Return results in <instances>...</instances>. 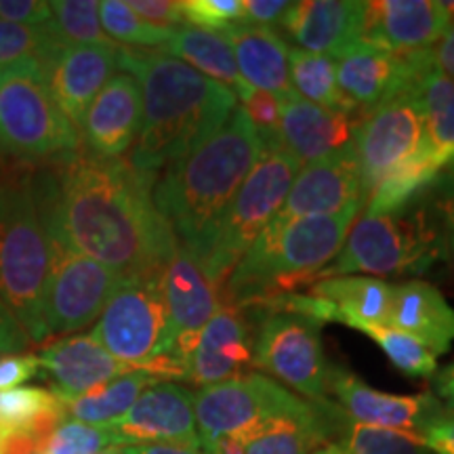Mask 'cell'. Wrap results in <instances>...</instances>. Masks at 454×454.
I'll return each instance as SVG.
<instances>
[{
	"instance_id": "obj_54",
	"label": "cell",
	"mask_w": 454,
	"mask_h": 454,
	"mask_svg": "<svg viewBox=\"0 0 454 454\" xmlns=\"http://www.w3.org/2000/svg\"><path fill=\"white\" fill-rule=\"evenodd\" d=\"M311 454H345V450H343V446H340V442H328V444L320 446Z\"/></svg>"
},
{
	"instance_id": "obj_56",
	"label": "cell",
	"mask_w": 454,
	"mask_h": 454,
	"mask_svg": "<svg viewBox=\"0 0 454 454\" xmlns=\"http://www.w3.org/2000/svg\"><path fill=\"white\" fill-rule=\"evenodd\" d=\"M98 454H118L116 450H107V452H98Z\"/></svg>"
},
{
	"instance_id": "obj_48",
	"label": "cell",
	"mask_w": 454,
	"mask_h": 454,
	"mask_svg": "<svg viewBox=\"0 0 454 454\" xmlns=\"http://www.w3.org/2000/svg\"><path fill=\"white\" fill-rule=\"evenodd\" d=\"M30 343L32 340L27 339L24 328L20 326V322L11 316V311L0 301V356L21 354Z\"/></svg>"
},
{
	"instance_id": "obj_25",
	"label": "cell",
	"mask_w": 454,
	"mask_h": 454,
	"mask_svg": "<svg viewBox=\"0 0 454 454\" xmlns=\"http://www.w3.org/2000/svg\"><path fill=\"white\" fill-rule=\"evenodd\" d=\"M360 121L293 95L282 101L280 144L305 167L348 147Z\"/></svg>"
},
{
	"instance_id": "obj_16",
	"label": "cell",
	"mask_w": 454,
	"mask_h": 454,
	"mask_svg": "<svg viewBox=\"0 0 454 454\" xmlns=\"http://www.w3.org/2000/svg\"><path fill=\"white\" fill-rule=\"evenodd\" d=\"M328 391L337 395L339 404L343 406V412L348 414L351 423L400 431V434L421 440L429 425L446 411V404L438 395L387 394V391L371 387L343 368H331Z\"/></svg>"
},
{
	"instance_id": "obj_4",
	"label": "cell",
	"mask_w": 454,
	"mask_h": 454,
	"mask_svg": "<svg viewBox=\"0 0 454 454\" xmlns=\"http://www.w3.org/2000/svg\"><path fill=\"white\" fill-rule=\"evenodd\" d=\"M360 211L354 204L326 217H274L227 276L223 303L247 309L309 284L340 251Z\"/></svg>"
},
{
	"instance_id": "obj_5",
	"label": "cell",
	"mask_w": 454,
	"mask_h": 454,
	"mask_svg": "<svg viewBox=\"0 0 454 454\" xmlns=\"http://www.w3.org/2000/svg\"><path fill=\"white\" fill-rule=\"evenodd\" d=\"M53 263L32 170L0 168V301L32 343L47 340L44 294Z\"/></svg>"
},
{
	"instance_id": "obj_47",
	"label": "cell",
	"mask_w": 454,
	"mask_h": 454,
	"mask_svg": "<svg viewBox=\"0 0 454 454\" xmlns=\"http://www.w3.org/2000/svg\"><path fill=\"white\" fill-rule=\"evenodd\" d=\"M425 446L434 454H454V411H446L423 434Z\"/></svg>"
},
{
	"instance_id": "obj_17",
	"label": "cell",
	"mask_w": 454,
	"mask_h": 454,
	"mask_svg": "<svg viewBox=\"0 0 454 454\" xmlns=\"http://www.w3.org/2000/svg\"><path fill=\"white\" fill-rule=\"evenodd\" d=\"M106 429H110L122 446L177 444L202 448L196 427L194 394L173 381L150 385L130 411Z\"/></svg>"
},
{
	"instance_id": "obj_51",
	"label": "cell",
	"mask_w": 454,
	"mask_h": 454,
	"mask_svg": "<svg viewBox=\"0 0 454 454\" xmlns=\"http://www.w3.org/2000/svg\"><path fill=\"white\" fill-rule=\"evenodd\" d=\"M434 64L444 76L454 81V21L442 41L434 47Z\"/></svg>"
},
{
	"instance_id": "obj_49",
	"label": "cell",
	"mask_w": 454,
	"mask_h": 454,
	"mask_svg": "<svg viewBox=\"0 0 454 454\" xmlns=\"http://www.w3.org/2000/svg\"><path fill=\"white\" fill-rule=\"evenodd\" d=\"M435 196H438L440 208L444 213L446 219V231H448V251L452 253V263H454V177L438 179L435 184Z\"/></svg>"
},
{
	"instance_id": "obj_43",
	"label": "cell",
	"mask_w": 454,
	"mask_h": 454,
	"mask_svg": "<svg viewBox=\"0 0 454 454\" xmlns=\"http://www.w3.org/2000/svg\"><path fill=\"white\" fill-rule=\"evenodd\" d=\"M127 4L141 20L156 27L177 30L185 26L181 0H127Z\"/></svg>"
},
{
	"instance_id": "obj_1",
	"label": "cell",
	"mask_w": 454,
	"mask_h": 454,
	"mask_svg": "<svg viewBox=\"0 0 454 454\" xmlns=\"http://www.w3.org/2000/svg\"><path fill=\"white\" fill-rule=\"evenodd\" d=\"M49 240L118 276L160 271L179 242L154 204V175L78 150L32 170Z\"/></svg>"
},
{
	"instance_id": "obj_20",
	"label": "cell",
	"mask_w": 454,
	"mask_h": 454,
	"mask_svg": "<svg viewBox=\"0 0 454 454\" xmlns=\"http://www.w3.org/2000/svg\"><path fill=\"white\" fill-rule=\"evenodd\" d=\"M364 17L362 0H301L291 3L278 27L297 49L337 61L362 43Z\"/></svg>"
},
{
	"instance_id": "obj_10",
	"label": "cell",
	"mask_w": 454,
	"mask_h": 454,
	"mask_svg": "<svg viewBox=\"0 0 454 454\" xmlns=\"http://www.w3.org/2000/svg\"><path fill=\"white\" fill-rule=\"evenodd\" d=\"M309 404L311 400L294 395L261 372H244L225 383L200 387L194 394V414L202 450L227 435L253 440L261 427Z\"/></svg>"
},
{
	"instance_id": "obj_30",
	"label": "cell",
	"mask_w": 454,
	"mask_h": 454,
	"mask_svg": "<svg viewBox=\"0 0 454 454\" xmlns=\"http://www.w3.org/2000/svg\"><path fill=\"white\" fill-rule=\"evenodd\" d=\"M158 51L177 57L207 78L219 82L221 87L230 89L236 99L244 98L253 89L242 81L231 44L221 32H208L192 26L177 27L170 34L167 44Z\"/></svg>"
},
{
	"instance_id": "obj_8",
	"label": "cell",
	"mask_w": 454,
	"mask_h": 454,
	"mask_svg": "<svg viewBox=\"0 0 454 454\" xmlns=\"http://www.w3.org/2000/svg\"><path fill=\"white\" fill-rule=\"evenodd\" d=\"M93 339L118 362L144 371L170 351V320L162 270L124 276L95 322Z\"/></svg>"
},
{
	"instance_id": "obj_39",
	"label": "cell",
	"mask_w": 454,
	"mask_h": 454,
	"mask_svg": "<svg viewBox=\"0 0 454 454\" xmlns=\"http://www.w3.org/2000/svg\"><path fill=\"white\" fill-rule=\"evenodd\" d=\"M116 448L122 444L110 429L67 419L51 438L47 454H98Z\"/></svg>"
},
{
	"instance_id": "obj_50",
	"label": "cell",
	"mask_w": 454,
	"mask_h": 454,
	"mask_svg": "<svg viewBox=\"0 0 454 454\" xmlns=\"http://www.w3.org/2000/svg\"><path fill=\"white\" fill-rule=\"evenodd\" d=\"M0 454H43L36 442L24 429H11L0 440Z\"/></svg>"
},
{
	"instance_id": "obj_34",
	"label": "cell",
	"mask_w": 454,
	"mask_h": 454,
	"mask_svg": "<svg viewBox=\"0 0 454 454\" xmlns=\"http://www.w3.org/2000/svg\"><path fill=\"white\" fill-rule=\"evenodd\" d=\"M47 30L57 47H118L104 32L98 0H51Z\"/></svg>"
},
{
	"instance_id": "obj_55",
	"label": "cell",
	"mask_w": 454,
	"mask_h": 454,
	"mask_svg": "<svg viewBox=\"0 0 454 454\" xmlns=\"http://www.w3.org/2000/svg\"><path fill=\"white\" fill-rule=\"evenodd\" d=\"M448 168H450V175H452V177H454V160L450 162V167H448Z\"/></svg>"
},
{
	"instance_id": "obj_22",
	"label": "cell",
	"mask_w": 454,
	"mask_h": 454,
	"mask_svg": "<svg viewBox=\"0 0 454 454\" xmlns=\"http://www.w3.org/2000/svg\"><path fill=\"white\" fill-rule=\"evenodd\" d=\"M141 89L127 72L114 74L89 106L81 129V141L89 154L116 160L133 150L141 129Z\"/></svg>"
},
{
	"instance_id": "obj_31",
	"label": "cell",
	"mask_w": 454,
	"mask_h": 454,
	"mask_svg": "<svg viewBox=\"0 0 454 454\" xmlns=\"http://www.w3.org/2000/svg\"><path fill=\"white\" fill-rule=\"evenodd\" d=\"M154 383H158L156 377L144 371H135L101 385V387L90 389L89 394L61 402L66 406L67 419L72 421L107 427L122 419L130 411V406L137 402V397Z\"/></svg>"
},
{
	"instance_id": "obj_53",
	"label": "cell",
	"mask_w": 454,
	"mask_h": 454,
	"mask_svg": "<svg viewBox=\"0 0 454 454\" xmlns=\"http://www.w3.org/2000/svg\"><path fill=\"white\" fill-rule=\"evenodd\" d=\"M434 389L440 400L454 411V362L434 374Z\"/></svg>"
},
{
	"instance_id": "obj_2",
	"label": "cell",
	"mask_w": 454,
	"mask_h": 454,
	"mask_svg": "<svg viewBox=\"0 0 454 454\" xmlns=\"http://www.w3.org/2000/svg\"><path fill=\"white\" fill-rule=\"evenodd\" d=\"M118 67L141 89V129L129 162L156 175L211 139L238 107L236 95L162 51L118 47Z\"/></svg>"
},
{
	"instance_id": "obj_57",
	"label": "cell",
	"mask_w": 454,
	"mask_h": 454,
	"mask_svg": "<svg viewBox=\"0 0 454 454\" xmlns=\"http://www.w3.org/2000/svg\"><path fill=\"white\" fill-rule=\"evenodd\" d=\"M4 434H7V431H4L3 427H0V440H3V435H4Z\"/></svg>"
},
{
	"instance_id": "obj_26",
	"label": "cell",
	"mask_w": 454,
	"mask_h": 454,
	"mask_svg": "<svg viewBox=\"0 0 454 454\" xmlns=\"http://www.w3.org/2000/svg\"><path fill=\"white\" fill-rule=\"evenodd\" d=\"M234 51L238 72L248 87L265 90L284 101L293 98L291 64H288L286 41L274 27L234 24L223 32Z\"/></svg>"
},
{
	"instance_id": "obj_15",
	"label": "cell",
	"mask_w": 454,
	"mask_h": 454,
	"mask_svg": "<svg viewBox=\"0 0 454 454\" xmlns=\"http://www.w3.org/2000/svg\"><path fill=\"white\" fill-rule=\"evenodd\" d=\"M431 64L434 49L391 53L360 43L337 59V84L343 98L364 118L394 95L412 89Z\"/></svg>"
},
{
	"instance_id": "obj_14",
	"label": "cell",
	"mask_w": 454,
	"mask_h": 454,
	"mask_svg": "<svg viewBox=\"0 0 454 454\" xmlns=\"http://www.w3.org/2000/svg\"><path fill=\"white\" fill-rule=\"evenodd\" d=\"M51 247L53 263L43 314L47 337L76 333L93 325L122 278L64 244L51 242Z\"/></svg>"
},
{
	"instance_id": "obj_11",
	"label": "cell",
	"mask_w": 454,
	"mask_h": 454,
	"mask_svg": "<svg viewBox=\"0 0 454 454\" xmlns=\"http://www.w3.org/2000/svg\"><path fill=\"white\" fill-rule=\"evenodd\" d=\"M257 316L253 331L254 366L288 385L311 402L326 400L331 368L322 351L320 328L316 320L282 309H242Z\"/></svg>"
},
{
	"instance_id": "obj_41",
	"label": "cell",
	"mask_w": 454,
	"mask_h": 454,
	"mask_svg": "<svg viewBox=\"0 0 454 454\" xmlns=\"http://www.w3.org/2000/svg\"><path fill=\"white\" fill-rule=\"evenodd\" d=\"M185 26L223 34L242 21V0H181Z\"/></svg>"
},
{
	"instance_id": "obj_45",
	"label": "cell",
	"mask_w": 454,
	"mask_h": 454,
	"mask_svg": "<svg viewBox=\"0 0 454 454\" xmlns=\"http://www.w3.org/2000/svg\"><path fill=\"white\" fill-rule=\"evenodd\" d=\"M41 374L38 356L34 354H9L0 356V394L17 389L21 383Z\"/></svg>"
},
{
	"instance_id": "obj_7",
	"label": "cell",
	"mask_w": 454,
	"mask_h": 454,
	"mask_svg": "<svg viewBox=\"0 0 454 454\" xmlns=\"http://www.w3.org/2000/svg\"><path fill=\"white\" fill-rule=\"evenodd\" d=\"M299 170L301 162L284 150L280 139L263 141L257 164L221 213L207 247L196 259L215 286L223 288L242 254L280 213Z\"/></svg>"
},
{
	"instance_id": "obj_28",
	"label": "cell",
	"mask_w": 454,
	"mask_h": 454,
	"mask_svg": "<svg viewBox=\"0 0 454 454\" xmlns=\"http://www.w3.org/2000/svg\"><path fill=\"white\" fill-rule=\"evenodd\" d=\"M340 419H348V414L328 400L311 402L305 411L261 427L247 454H311L340 434Z\"/></svg>"
},
{
	"instance_id": "obj_35",
	"label": "cell",
	"mask_w": 454,
	"mask_h": 454,
	"mask_svg": "<svg viewBox=\"0 0 454 454\" xmlns=\"http://www.w3.org/2000/svg\"><path fill=\"white\" fill-rule=\"evenodd\" d=\"M356 331L371 337L385 351L391 364L400 372H404L406 377L425 379L438 372V356L421 340L414 339L412 334L383 325H364L357 326Z\"/></svg>"
},
{
	"instance_id": "obj_19",
	"label": "cell",
	"mask_w": 454,
	"mask_h": 454,
	"mask_svg": "<svg viewBox=\"0 0 454 454\" xmlns=\"http://www.w3.org/2000/svg\"><path fill=\"white\" fill-rule=\"evenodd\" d=\"M452 21L442 0H371L362 43L391 53L427 51L442 41Z\"/></svg>"
},
{
	"instance_id": "obj_38",
	"label": "cell",
	"mask_w": 454,
	"mask_h": 454,
	"mask_svg": "<svg viewBox=\"0 0 454 454\" xmlns=\"http://www.w3.org/2000/svg\"><path fill=\"white\" fill-rule=\"evenodd\" d=\"M57 49L61 47H57L44 24L30 27L0 21V67L27 59L47 64Z\"/></svg>"
},
{
	"instance_id": "obj_9",
	"label": "cell",
	"mask_w": 454,
	"mask_h": 454,
	"mask_svg": "<svg viewBox=\"0 0 454 454\" xmlns=\"http://www.w3.org/2000/svg\"><path fill=\"white\" fill-rule=\"evenodd\" d=\"M78 150L81 133L43 81L15 76L0 84V158L4 162H53Z\"/></svg>"
},
{
	"instance_id": "obj_18",
	"label": "cell",
	"mask_w": 454,
	"mask_h": 454,
	"mask_svg": "<svg viewBox=\"0 0 454 454\" xmlns=\"http://www.w3.org/2000/svg\"><path fill=\"white\" fill-rule=\"evenodd\" d=\"M354 204L364 207L360 168H357L354 145L349 144L322 160L301 167L276 217H326Z\"/></svg>"
},
{
	"instance_id": "obj_33",
	"label": "cell",
	"mask_w": 454,
	"mask_h": 454,
	"mask_svg": "<svg viewBox=\"0 0 454 454\" xmlns=\"http://www.w3.org/2000/svg\"><path fill=\"white\" fill-rule=\"evenodd\" d=\"M288 64H291L293 89L301 99L325 110L362 118L340 93L337 84V61L333 57L308 53L294 47L288 53Z\"/></svg>"
},
{
	"instance_id": "obj_23",
	"label": "cell",
	"mask_w": 454,
	"mask_h": 454,
	"mask_svg": "<svg viewBox=\"0 0 454 454\" xmlns=\"http://www.w3.org/2000/svg\"><path fill=\"white\" fill-rule=\"evenodd\" d=\"M251 366H254L251 320L242 309L223 303L198 337L185 381L208 387L240 377Z\"/></svg>"
},
{
	"instance_id": "obj_36",
	"label": "cell",
	"mask_w": 454,
	"mask_h": 454,
	"mask_svg": "<svg viewBox=\"0 0 454 454\" xmlns=\"http://www.w3.org/2000/svg\"><path fill=\"white\" fill-rule=\"evenodd\" d=\"M99 21L107 36L118 47L127 49L158 51L162 44H167L170 34L175 32L147 24L129 7L127 0H104V3H99Z\"/></svg>"
},
{
	"instance_id": "obj_3",
	"label": "cell",
	"mask_w": 454,
	"mask_h": 454,
	"mask_svg": "<svg viewBox=\"0 0 454 454\" xmlns=\"http://www.w3.org/2000/svg\"><path fill=\"white\" fill-rule=\"evenodd\" d=\"M263 141L240 106L198 150L168 164L154 184V204L177 242L198 259L221 213L257 164Z\"/></svg>"
},
{
	"instance_id": "obj_21",
	"label": "cell",
	"mask_w": 454,
	"mask_h": 454,
	"mask_svg": "<svg viewBox=\"0 0 454 454\" xmlns=\"http://www.w3.org/2000/svg\"><path fill=\"white\" fill-rule=\"evenodd\" d=\"M118 67V47L57 49L44 66V87L81 133L89 106Z\"/></svg>"
},
{
	"instance_id": "obj_46",
	"label": "cell",
	"mask_w": 454,
	"mask_h": 454,
	"mask_svg": "<svg viewBox=\"0 0 454 454\" xmlns=\"http://www.w3.org/2000/svg\"><path fill=\"white\" fill-rule=\"evenodd\" d=\"M288 9H291L288 0H242L240 24L274 27L276 30Z\"/></svg>"
},
{
	"instance_id": "obj_37",
	"label": "cell",
	"mask_w": 454,
	"mask_h": 454,
	"mask_svg": "<svg viewBox=\"0 0 454 454\" xmlns=\"http://www.w3.org/2000/svg\"><path fill=\"white\" fill-rule=\"evenodd\" d=\"M340 446L345 454H434L421 438L351 421L345 429Z\"/></svg>"
},
{
	"instance_id": "obj_42",
	"label": "cell",
	"mask_w": 454,
	"mask_h": 454,
	"mask_svg": "<svg viewBox=\"0 0 454 454\" xmlns=\"http://www.w3.org/2000/svg\"><path fill=\"white\" fill-rule=\"evenodd\" d=\"M240 107L248 114L261 141L280 139L282 101L276 95L251 89L244 98H240Z\"/></svg>"
},
{
	"instance_id": "obj_24",
	"label": "cell",
	"mask_w": 454,
	"mask_h": 454,
	"mask_svg": "<svg viewBox=\"0 0 454 454\" xmlns=\"http://www.w3.org/2000/svg\"><path fill=\"white\" fill-rule=\"evenodd\" d=\"M38 366L53 383V394L59 400L89 394L90 389L135 372L101 348L93 334H74L51 343L38 354Z\"/></svg>"
},
{
	"instance_id": "obj_58",
	"label": "cell",
	"mask_w": 454,
	"mask_h": 454,
	"mask_svg": "<svg viewBox=\"0 0 454 454\" xmlns=\"http://www.w3.org/2000/svg\"><path fill=\"white\" fill-rule=\"evenodd\" d=\"M4 164H7V162H4V160H3V158H0V168H3V167H4Z\"/></svg>"
},
{
	"instance_id": "obj_12",
	"label": "cell",
	"mask_w": 454,
	"mask_h": 454,
	"mask_svg": "<svg viewBox=\"0 0 454 454\" xmlns=\"http://www.w3.org/2000/svg\"><path fill=\"white\" fill-rule=\"evenodd\" d=\"M162 293L170 320V351L150 366L158 381L187 379V364L198 337L223 305L221 288L208 280L194 254L177 247L173 257L162 268Z\"/></svg>"
},
{
	"instance_id": "obj_27",
	"label": "cell",
	"mask_w": 454,
	"mask_h": 454,
	"mask_svg": "<svg viewBox=\"0 0 454 454\" xmlns=\"http://www.w3.org/2000/svg\"><path fill=\"white\" fill-rule=\"evenodd\" d=\"M389 326L412 334L434 351L448 354L454 343V309L434 284L406 280L394 284Z\"/></svg>"
},
{
	"instance_id": "obj_32",
	"label": "cell",
	"mask_w": 454,
	"mask_h": 454,
	"mask_svg": "<svg viewBox=\"0 0 454 454\" xmlns=\"http://www.w3.org/2000/svg\"><path fill=\"white\" fill-rule=\"evenodd\" d=\"M414 90L423 110L425 133L431 150L442 167H450L454 160V81L431 64L419 76Z\"/></svg>"
},
{
	"instance_id": "obj_40",
	"label": "cell",
	"mask_w": 454,
	"mask_h": 454,
	"mask_svg": "<svg viewBox=\"0 0 454 454\" xmlns=\"http://www.w3.org/2000/svg\"><path fill=\"white\" fill-rule=\"evenodd\" d=\"M59 404L53 391L41 387H17L0 394V427L24 429L38 414Z\"/></svg>"
},
{
	"instance_id": "obj_6",
	"label": "cell",
	"mask_w": 454,
	"mask_h": 454,
	"mask_svg": "<svg viewBox=\"0 0 454 454\" xmlns=\"http://www.w3.org/2000/svg\"><path fill=\"white\" fill-rule=\"evenodd\" d=\"M434 187L395 213L362 215L340 251L311 278V284L337 276H423L444 261L446 219Z\"/></svg>"
},
{
	"instance_id": "obj_52",
	"label": "cell",
	"mask_w": 454,
	"mask_h": 454,
	"mask_svg": "<svg viewBox=\"0 0 454 454\" xmlns=\"http://www.w3.org/2000/svg\"><path fill=\"white\" fill-rule=\"evenodd\" d=\"M118 454H208L202 448L177 444H133L116 448Z\"/></svg>"
},
{
	"instance_id": "obj_13",
	"label": "cell",
	"mask_w": 454,
	"mask_h": 454,
	"mask_svg": "<svg viewBox=\"0 0 454 454\" xmlns=\"http://www.w3.org/2000/svg\"><path fill=\"white\" fill-rule=\"evenodd\" d=\"M351 145L360 168L362 202L366 207L368 198L391 170L429 147L423 110L414 87L394 95L362 118Z\"/></svg>"
},
{
	"instance_id": "obj_44",
	"label": "cell",
	"mask_w": 454,
	"mask_h": 454,
	"mask_svg": "<svg viewBox=\"0 0 454 454\" xmlns=\"http://www.w3.org/2000/svg\"><path fill=\"white\" fill-rule=\"evenodd\" d=\"M51 20L49 0H0V21L15 26H43Z\"/></svg>"
},
{
	"instance_id": "obj_29",
	"label": "cell",
	"mask_w": 454,
	"mask_h": 454,
	"mask_svg": "<svg viewBox=\"0 0 454 454\" xmlns=\"http://www.w3.org/2000/svg\"><path fill=\"white\" fill-rule=\"evenodd\" d=\"M308 293L331 301L337 322L349 328L364 325L389 326L394 284L372 276H337L311 284Z\"/></svg>"
}]
</instances>
